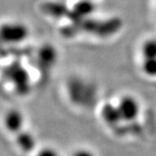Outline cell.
Wrapping results in <instances>:
<instances>
[{
	"mask_svg": "<svg viewBox=\"0 0 156 156\" xmlns=\"http://www.w3.org/2000/svg\"><path fill=\"white\" fill-rule=\"evenodd\" d=\"M72 156H96V155L90 150H87V149H78V150H75L73 152Z\"/></svg>",
	"mask_w": 156,
	"mask_h": 156,
	"instance_id": "5",
	"label": "cell"
},
{
	"mask_svg": "<svg viewBox=\"0 0 156 156\" xmlns=\"http://www.w3.org/2000/svg\"><path fill=\"white\" fill-rule=\"evenodd\" d=\"M4 124L8 131L12 133H19L24 124L23 116L16 110L9 111L4 119Z\"/></svg>",
	"mask_w": 156,
	"mask_h": 156,
	"instance_id": "2",
	"label": "cell"
},
{
	"mask_svg": "<svg viewBox=\"0 0 156 156\" xmlns=\"http://www.w3.org/2000/svg\"><path fill=\"white\" fill-rule=\"evenodd\" d=\"M36 156H59V153L55 149H53L51 147H45L41 149L37 152Z\"/></svg>",
	"mask_w": 156,
	"mask_h": 156,
	"instance_id": "4",
	"label": "cell"
},
{
	"mask_svg": "<svg viewBox=\"0 0 156 156\" xmlns=\"http://www.w3.org/2000/svg\"><path fill=\"white\" fill-rule=\"evenodd\" d=\"M142 68L149 76H156V41H147L142 48Z\"/></svg>",
	"mask_w": 156,
	"mask_h": 156,
	"instance_id": "1",
	"label": "cell"
},
{
	"mask_svg": "<svg viewBox=\"0 0 156 156\" xmlns=\"http://www.w3.org/2000/svg\"><path fill=\"white\" fill-rule=\"evenodd\" d=\"M18 145L22 151L26 152L31 151L35 146V140L32 137V136L28 135V133H24L21 135L18 138Z\"/></svg>",
	"mask_w": 156,
	"mask_h": 156,
	"instance_id": "3",
	"label": "cell"
}]
</instances>
